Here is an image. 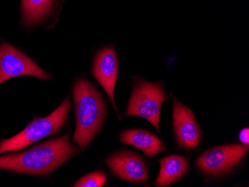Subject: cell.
Masks as SVG:
<instances>
[{
    "label": "cell",
    "instance_id": "6da1fadb",
    "mask_svg": "<svg viewBox=\"0 0 249 187\" xmlns=\"http://www.w3.org/2000/svg\"><path fill=\"white\" fill-rule=\"evenodd\" d=\"M76 152V148L70 142L69 135H64L22 153L0 157V169L11 172L44 175L72 158Z\"/></svg>",
    "mask_w": 249,
    "mask_h": 187
},
{
    "label": "cell",
    "instance_id": "7a4b0ae2",
    "mask_svg": "<svg viewBox=\"0 0 249 187\" xmlns=\"http://www.w3.org/2000/svg\"><path fill=\"white\" fill-rule=\"evenodd\" d=\"M76 128L74 142L85 149L93 140L103 125L107 107L97 89L85 79H79L73 86Z\"/></svg>",
    "mask_w": 249,
    "mask_h": 187
},
{
    "label": "cell",
    "instance_id": "3957f363",
    "mask_svg": "<svg viewBox=\"0 0 249 187\" xmlns=\"http://www.w3.org/2000/svg\"><path fill=\"white\" fill-rule=\"evenodd\" d=\"M71 108V100L67 98L48 117L35 119L20 133L0 142V154L22 150L34 142L57 133L67 121Z\"/></svg>",
    "mask_w": 249,
    "mask_h": 187
},
{
    "label": "cell",
    "instance_id": "277c9868",
    "mask_svg": "<svg viewBox=\"0 0 249 187\" xmlns=\"http://www.w3.org/2000/svg\"><path fill=\"white\" fill-rule=\"evenodd\" d=\"M166 100V93L160 84L136 79L128 109L124 114L126 117L136 116L145 119L160 133V110Z\"/></svg>",
    "mask_w": 249,
    "mask_h": 187
},
{
    "label": "cell",
    "instance_id": "5b68a950",
    "mask_svg": "<svg viewBox=\"0 0 249 187\" xmlns=\"http://www.w3.org/2000/svg\"><path fill=\"white\" fill-rule=\"evenodd\" d=\"M32 75L46 80L51 75L26 54L7 43L0 44V85L15 77Z\"/></svg>",
    "mask_w": 249,
    "mask_h": 187
},
{
    "label": "cell",
    "instance_id": "8992f818",
    "mask_svg": "<svg viewBox=\"0 0 249 187\" xmlns=\"http://www.w3.org/2000/svg\"><path fill=\"white\" fill-rule=\"evenodd\" d=\"M249 152L248 146L231 144L207 151L196 160L197 167L207 174L229 172L240 163Z\"/></svg>",
    "mask_w": 249,
    "mask_h": 187
},
{
    "label": "cell",
    "instance_id": "52a82bcc",
    "mask_svg": "<svg viewBox=\"0 0 249 187\" xmlns=\"http://www.w3.org/2000/svg\"><path fill=\"white\" fill-rule=\"evenodd\" d=\"M173 127L179 146L191 149L199 145L201 131L194 113L176 100L173 102Z\"/></svg>",
    "mask_w": 249,
    "mask_h": 187
},
{
    "label": "cell",
    "instance_id": "ba28073f",
    "mask_svg": "<svg viewBox=\"0 0 249 187\" xmlns=\"http://www.w3.org/2000/svg\"><path fill=\"white\" fill-rule=\"evenodd\" d=\"M110 171L121 179L134 183H145L148 171L145 162L140 156L131 152H120L106 160Z\"/></svg>",
    "mask_w": 249,
    "mask_h": 187
},
{
    "label": "cell",
    "instance_id": "9c48e42d",
    "mask_svg": "<svg viewBox=\"0 0 249 187\" xmlns=\"http://www.w3.org/2000/svg\"><path fill=\"white\" fill-rule=\"evenodd\" d=\"M93 75L104 88L114 110L117 111L114 90L118 79L119 66L114 49L106 47L97 53L93 62Z\"/></svg>",
    "mask_w": 249,
    "mask_h": 187
},
{
    "label": "cell",
    "instance_id": "30bf717a",
    "mask_svg": "<svg viewBox=\"0 0 249 187\" xmlns=\"http://www.w3.org/2000/svg\"><path fill=\"white\" fill-rule=\"evenodd\" d=\"M120 140L124 144L141 149L147 157H154L166 149V146L158 136L145 130L124 131L120 136Z\"/></svg>",
    "mask_w": 249,
    "mask_h": 187
},
{
    "label": "cell",
    "instance_id": "8fae6325",
    "mask_svg": "<svg viewBox=\"0 0 249 187\" xmlns=\"http://www.w3.org/2000/svg\"><path fill=\"white\" fill-rule=\"evenodd\" d=\"M159 175L155 181L157 187H166L180 179L187 172L188 161L182 156L171 155L160 161Z\"/></svg>",
    "mask_w": 249,
    "mask_h": 187
},
{
    "label": "cell",
    "instance_id": "7c38bea8",
    "mask_svg": "<svg viewBox=\"0 0 249 187\" xmlns=\"http://www.w3.org/2000/svg\"><path fill=\"white\" fill-rule=\"evenodd\" d=\"M54 0H22V23L33 26L46 17Z\"/></svg>",
    "mask_w": 249,
    "mask_h": 187
},
{
    "label": "cell",
    "instance_id": "4fadbf2b",
    "mask_svg": "<svg viewBox=\"0 0 249 187\" xmlns=\"http://www.w3.org/2000/svg\"><path fill=\"white\" fill-rule=\"evenodd\" d=\"M107 175L103 171H94L85 175L75 183V187H100L107 182Z\"/></svg>",
    "mask_w": 249,
    "mask_h": 187
},
{
    "label": "cell",
    "instance_id": "5bb4252c",
    "mask_svg": "<svg viewBox=\"0 0 249 187\" xmlns=\"http://www.w3.org/2000/svg\"><path fill=\"white\" fill-rule=\"evenodd\" d=\"M249 128H246L242 130L240 134V139L245 146H249Z\"/></svg>",
    "mask_w": 249,
    "mask_h": 187
}]
</instances>
